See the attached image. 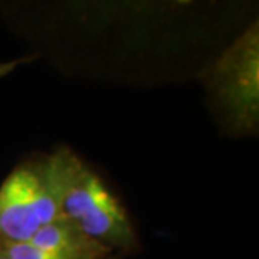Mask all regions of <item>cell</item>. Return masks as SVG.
<instances>
[{
  "mask_svg": "<svg viewBox=\"0 0 259 259\" xmlns=\"http://www.w3.org/2000/svg\"><path fill=\"white\" fill-rule=\"evenodd\" d=\"M200 79L223 128L235 136H252L259 121V30L250 26L222 55L206 66Z\"/></svg>",
  "mask_w": 259,
  "mask_h": 259,
  "instance_id": "obj_1",
  "label": "cell"
},
{
  "mask_svg": "<svg viewBox=\"0 0 259 259\" xmlns=\"http://www.w3.org/2000/svg\"><path fill=\"white\" fill-rule=\"evenodd\" d=\"M62 216L115 253L140 249L128 213L101 177L76 156L61 204Z\"/></svg>",
  "mask_w": 259,
  "mask_h": 259,
  "instance_id": "obj_2",
  "label": "cell"
},
{
  "mask_svg": "<svg viewBox=\"0 0 259 259\" xmlns=\"http://www.w3.org/2000/svg\"><path fill=\"white\" fill-rule=\"evenodd\" d=\"M35 160L16 166L0 186V248L26 243L47 225Z\"/></svg>",
  "mask_w": 259,
  "mask_h": 259,
  "instance_id": "obj_3",
  "label": "cell"
},
{
  "mask_svg": "<svg viewBox=\"0 0 259 259\" xmlns=\"http://www.w3.org/2000/svg\"><path fill=\"white\" fill-rule=\"evenodd\" d=\"M29 243L71 259H114L118 255L85 235L64 216L40 226Z\"/></svg>",
  "mask_w": 259,
  "mask_h": 259,
  "instance_id": "obj_4",
  "label": "cell"
},
{
  "mask_svg": "<svg viewBox=\"0 0 259 259\" xmlns=\"http://www.w3.org/2000/svg\"><path fill=\"white\" fill-rule=\"evenodd\" d=\"M36 59V55H29V56H22L18 59H13V61H8V62H0V78H5L6 75H9L10 72H13L19 65H25L32 62Z\"/></svg>",
  "mask_w": 259,
  "mask_h": 259,
  "instance_id": "obj_5",
  "label": "cell"
},
{
  "mask_svg": "<svg viewBox=\"0 0 259 259\" xmlns=\"http://www.w3.org/2000/svg\"><path fill=\"white\" fill-rule=\"evenodd\" d=\"M0 259H6V258H5V256H2V255H0Z\"/></svg>",
  "mask_w": 259,
  "mask_h": 259,
  "instance_id": "obj_6",
  "label": "cell"
},
{
  "mask_svg": "<svg viewBox=\"0 0 259 259\" xmlns=\"http://www.w3.org/2000/svg\"><path fill=\"white\" fill-rule=\"evenodd\" d=\"M114 259H120V256H115V258H114Z\"/></svg>",
  "mask_w": 259,
  "mask_h": 259,
  "instance_id": "obj_7",
  "label": "cell"
}]
</instances>
